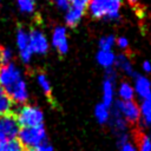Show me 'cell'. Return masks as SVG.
I'll use <instances>...</instances> for the list:
<instances>
[{
	"label": "cell",
	"instance_id": "6da1fadb",
	"mask_svg": "<svg viewBox=\"0 0 151 151\" xmlns=\"http://www.w3.org/2000/svg\"><path fill=\"white\" fill-rule=\"evenodd\" d=\"M123 0H90L86 12L92 19L101 21H118L122 18Z\"/></svg>",
	"mask_w": 151,
	"mask_h": 151
},
{
	"label": "cell",
	"instance_id": "7a4b0ae2",
	"mask_svg": "<svg viewBox=\"0 0 151 151\" xmlns=\"http://www.w3.org/2000/svg\"><path fill=\"white\" fill-rule=\"evenodd\" d=\"M19 126L21 127H32L44 125V112L39 106L24 104L17 112L15 116Z\"/></svg>",
	"mask_w": 151,
	"mask_h": 151
},
{
	"label": "cell",
	"instance_id": "3957f363",
	"mask_svg": "<svg viewBox=\"0 0 151 151\" xmlns=\"http://www.w3.org/2000/svg\"><path fill=\"white\" fill-rule=\"evenodd\" d=\"M18 140L20 144L27 149H35L39 144L47 140V132L44 125L32 126V127H22L19 130Z\"/></svg>",
	"mask_w": 151,
	"mask_h": 151
},
{
	"label": "cell",
	"instance_id": "277c9868",
	"mask_svg": "<svg viewBox=\"0 0 151 151\" xmlns=\"http://www.w3.org/2000/svg\"><path fill=\"white\" fill-rule=\"evenodd\" d=\"M112 110H114L117 113H119L124 120L130 125H137L140 120V113H139V104L136 100H118L113 103L111 106Z\"/></svg>",
	"mask_w": 151,
	"mask_h": 151
},
{
	"label": "cell",
	"instance_id": "5b68a950",
	"mask_svg": "<svg viewBox=\"0 0 151 151\" xmlns=\"http://www.w3.org/2000/svg\"><path fill=\"white\" fill-rule=\"evenodd\" d=\"M118 80V72L113 68L105 70L101 83V101L104 105L111 107L116 101V86Z\"/></svg>",
	"mask_w": 151,
	"mask_h": 151
},
{
	"label": "cell",
	"instance_id": "8992f818",
	"mask_svg": "<svg viewBox=\"0 0 151 151\" xmlns=\"http://www.w3.org/2000/svg\"><path fill=\"white\" fill-rule=\"evenodd\" d=\"M21 79H24L22 73L15 64H13L12 61L1 64V66H0V88H2L4 91H7L9 87H12L14 84H17Z\"/></svg>",
	"mask_w": 151,
	"mask_h": 151
},
{
	"label": "cell",
	"instance_id": "52a82bcc",
	"mask_svg": "<svg viewBox=\"0 0 151 151\" xmlns=\"http://www.w3.org/2000/svg\"><path fill=\"white\" fill-rule=\"evenodd\" d=\"M29 48L33 54L44 55L50 50V40L45 35V33L39 28H32L28 32Z\"/></svg>",
	"mask_w": 151,
	"mask_h": 151
},
{
	"label": "cell",
	"instance_id": "ba28073f",
	"mask_svg": "<svg viewBox=\"0 0 151 151\" xmlns=\"http://www.w3.org/2000/svg\"><path fill=\"white\" fill-rule=\"evenodd\" d=\"M20 126L15 116L7 113L0 116V142L15 139L18 137Z\"/></svg>",
	"mask_w": 151,
	"mask_h": 151
},
{
	"label": "cell",
	"instance_id": "9c48e42d",
	"mask_svg": "<svg viewBox=\"0 0 151 151\" xmlns=\"http://www.w3.org/2000/svg\"><path fill=\"white\" fill-rule=\"evenodd\" d=\"M50 45H52L57 52L61 55H65L68 50H70V44H68V35H67V29L63 25H58L53 28L52 34H51V40Z\"/></svg>",
	"mask_w": 151,
	"mask_h": 151
},
{
	"label": "cell",
	"instance_id": "30bf717a",
	"mask_svg": "<svg viewBox=\"0 0 151 151\" xmlns=\"http://www.w3.org/2000/svg\"><path fill=\"white\" fill-rule=\"evenodd\" d=\"M17 47L19 50L20 59L24 64H29L33 57V53L29 48V40H28V32L24 28H19L15 35Z\"/></svg>",
	"mask_w": 151,
	"mask_h": 151
},
{
	"label": "cell",
	"instance_id": "8fae6325",
	"mask_svg": "<svg viewBox=\"0 0 151 151\" xmlns=\"http://www.w3.org/2000/svg\"><path fill=\"white\" fill-rule=\"evenodd\" d=\"M133 90L134 94L139 100H143L151 96V80L147 76L142 73H136L133 77Z\"/></svg>",
	"mask_w": 151,
	"mask_h": 151
},
{
	"label": "cell",
	"instance_id": "7c38bea8",
	"mask_svg": "<svg viewBox=\"0 0 151 151\" xmlns=\"http://www.w3.org/2000/svg\"><path fill=\"white\" fill-rule=\"evenodd\" d=\"M7 93V96L11 98V100L13 103L17 104H26L28 98H29V92H28V87L27 84L24 79L19 80L17 84H14L12 87H9L7 91H5Z\"/></svg>",
	"mask_w": 151,
	"mask_h": 151
},
{
	"label": "cell",
	"instance_id": "4fadbf2b",
	"mask_svg": "<svg viewBox=\"0 0 151 151\" xmlns=\"http://www.w3.org/2000/svg\"><path fill=\"white\" fill-rule=\"evenodd\" d=\"M114 70L118 73L124 74L125 77L132 78L137 72L134 70V66L130 59V57L126 54V52H120L116 55V63H114Z\"/></svg>",
	"mask_w": 151,
	"mask_h": 151
},
{
	"label": "cell",
	"instance_id": "5bb4252c",
	"mask_svg": "<svg viewBox=\"0 0 151 151\" xmlns=\"http://www.w3.org/2000/svg\"><path fill=\"white\" fill-rule=\"evenodd\" d=\"M109 125H110L113 134L116 136V138L129 133V124L124 120V118L119 113H117L112 109H111V117L109 120Z\"/></svg>",
	"mask_w": 151,
	"mask_h": 151
},
{
	"label": "cell",
	"instance_id": "9a60e30c",
	"mask_svg": "<svg viewBox=\"0 0 151 151\" xmlns=\"http://www.w3.org/2000/svg\"><path fill=\"white\" fill-rule=\"evenodd\" d=\"M116 98L118 100H134L136 94L132 84L129 80H120L116 86Z\"/></svg>",
	"mask_w": 151,
	"mask_h": 151
},
{
	"label": "cell",
	"instance_id": "2e32d148",
	"mask_svg": "<svg viewBox=\"0 0 151 151\" xmlns=\"http://www.w3.org/2000/svg\"><path fill=\"white\" fill-rule=\"evenodd\" d=\"M85 13H86V11H84V9L70 6L65 11V14H64V21H65L66 26H68V27L78 26L80 24V21L83 20Z\"/></svg>",
	"mask_w": 151,
	"mask_h": 151
},
{
	"label": "cell",
	"instance_id": "e0dca14e",
	"mask_svg": "<svg viewBox=\"0 0 151 151\" xmlns=\"http://www.w3.org/2000/svg\"><path fill=\"white\" fill-rule=\"evenodd\" d=\"M116 55L117 53H114L113 51H104V50H98L96 53V63L105 70L109 68H113L114 67V63H116Z\"/></svg>",
	"mask_w": 151,
	"mask_h": 151
},
{
	"label": "cell",
	"instance_id": "ac0fdd59",
	"mask_svg": "<svg viewBox=\"0 0 151 151\" xmlns=\"http://www.w3.org/2000/svg\"><path fill=\"white\" fill-rule=\"evenodd\" d=\"M139 104V113L140 120L139 124L144 127H151V96L140 100Z\"/></svg>",
	"mask_w": 151,
	"mask_h": 151
},
{
	"label": "cell",
	"instance_id": "d6986e66",
	"mask_svg": "<svg viewBox=\"0 0 151 151\" xmlns=\"http://www.w3.org/2000/svg\"><path fill=\"white\" fill-rule=\"evenodd\" d=\"M93 116L99 125H107L111 117V107L104 105L103 103H98L93 109Z\"/></svg>",
	"mask_w": 151,
	"mask_h": 151
},
{
	"label": "cell",
	"instance_id": "ffe728a7",
	"mask_svg": "<svg viewBox=\"0 0 151 151\" xmlns=\"http://www.w3.org/2000/svg\"><path fill=\"white\" fill-rule=\"evenodd\" d=\"M116 47V35L113 34H105L101 35L98 40V48L104 51H113Z\"/></svg>",
	"mask_w": 151,
	"mask_h": 151
},
{
	"label": "cell",
	"instance_id": "44dd1931",
	"mask_svg": "<svg viewBox=\"0 0 151 151\" xmlns=\"http://www.w3.org/2000/svg\"><path fill=\"white\" fill-rule=\"evenodd\" d=\"M12 107H13V101L7 96V93L2 88H0V116L9 113L12 111Z\"/></svg>",
	"mask_w": 151,
	"mask_h": 151
},
{
	"label": "cell",
	"instance_id": "7402d4cb",
	"mask_svg": "<svg viewBox=\"0 0 151 151\" xmlns=\"http://www.w3.org/2000/svg\"><path fill=\"white\" fill-rule=\"evenodd\" d=\"M134 143L138 151H151V138L147 136V133H138Z\"/></svg>",
	"mask_w": 151,
	"mask_h": 151
},
{
	"label": "cell",
	"instance_id": "603a6c76",
	"mask_svg": "<svg viewBox=\"0 0 151 151\" xmlns=\"http://www.w3.org/2000/svg\"><path fill=\"white\" fill-rule=\"evenodd\" d=\"M37 83H38L40 90L44 92V94L50 97L51 93H52V85H51V81H50L48 77L44 73H38L37 74Z\"/></svg>",
	"mask_w": 151,
	"mask_h": 151
},
{
	"label": "cell",
	"instance_id": "cb8c5ba5",
	"mask_svg": "<svg viewBox=\"0 0 151 151\" xmlns=\"http://www.w3.org/2000/svg\"><path fill=\"white\" fill-rule=\"evenodd\" d=\"M0 151H24V146L17 139L1 140L0 142Z\"/></svg>",
	"mask_w": 151,
	"mask_h": 151
},
{
	"label": "cell",
	"instance_id": "d4e9b609",
	"mask_svg": "<svg viewBox=\"0 0 151 151\" xmlns=\"http://www.w3.org/2000/svg\"><path fill=\"white\" fill-rule=\"evenodd\" d=\"M18 8L24 14H32L35 9V4L33 0H17Z\"/></svg>",
	"mask_w": 151,
	"mask_h": 151
},
{
	"label": "cell",
	"instance_id": "484cf974",
	"mask_svg": "<svg viewBox=\"0 0 151 151\" xmlns=\"http://www.w3.org/2000/svg\"><path fill=\"white\" fill-rule=\"evenodd\" d=\"M116 47L118 50H120V52H126L130 47V41L126 37L120 35V37H116Z\"/></svg>",
	"mask_w": 151,
	"mask_h": 151
},
{
	"label": "cell",
	"instance_id": "4316f807",
	"mask_svg": "<svg viewBox=\"0 0 151 151\" xmlns=\"http://www.w3.org/2000/svg\"><path fill=\"white\" fill-rule=\"evenodd\" d=\"M13 59V52L11 48L7 47H1V63H11Z\"/></svg>",
	"mask_w": 151,
	"mask_h": 151
},
{
	"label": "cell",
	"instance_id": "83f0119b",
	"mask_svg": "<svg viewBox=\"0 0 151 151\" xmlns=\"http://www.w3.org/2000/svg\"><path fill=\"white\" fill-rule=\"evenodd\" d=\"M118 147H119V151H138L136 143L133 140H131V139L127 140V142H125V143H123Z\"/></svg>",
	"mask_w": 151,
	"mask_h": 151
},
{
	"label": "cell",
	"instance_id": "f1b7e54d",
	"mask_svg": "<svg viewBox=\"0 0 151 151\" xmlns=\"http://www.w3.org/2000/svg\"><path fill=\"white\" fill-rule=\"evenodd\" d=\"M88 2H90V0H70V6H73V7L86 11Z\"/></svg>",
	"mask_w": 151,
	"mask_h": 151
},
{
	"label": "cell",
	"instance_id": "f546056e",
	"mask_svg": "<svg viewBox=\"0 0 151 151\" xmlns=\"http://www.w3.org/2000/svg\"><path fill=\"white\" fill-rule=\"evenodd\" d=\"M34 151H55L54 150V146L48 142V140H45L42 142L41 144H39L35 149H33Z\"/></svg>",
	"mask_w": 151,
	"mask_h": 151
},
{
	"label": "cell",
	"instance_id": "4dcf8cb0",
	"mask_svg": "<svg viewBox=\"0 0 151 151\" xmlns=\"http://www.w3.org/2000/svg\"><path fill=\"white\" fill-rule=\"evenodd\" d=\"M53 2L59 9H61L64 12L70 7V0H53Z\"/></svg>",
	"mask_w": 151,
	"mask_h": 151
},
{
	"label": "cell",
	"instance_id": "1f68e13d",
	"mask_svg": "<svg viewBox=\"0 0 151 151\" xmlns=\"http://www.w3.org/2000/svg\"><path fill=\"white\" fill-rule=\"evenodd\" d=\"M140 68H142V72L143 74H150L151 73V61L150 60H144L140 65Z\"/></svg>",
	"mask_w": 151,
	"mask_h": 151
},
{
	"label": "cell",
	"instance_id": "d6a6232c",
	"mask_svg": "<svg viewBox=\"0 0 151 151\" xmlns=\"http://www.w3.org/2000/svg\"><path fill=\"white\" fill-rule=\"evenodd\" d=\"M126 2H129L130 5H136V4H138L139 2V0H125Z\"/></svg>",
	"mask_w": 151,
	"mask_h": 151
},
{
	"label": "cell",
	"instance_id": "836d02e7",
	"mask_svg": "<svg viewBox=\"0 0 151 151\" xmlns=\"http://www.w3.org/2000/svg\"><path fill=\"white\" fill-rule=\"evenodd\" d=\"M147 136L151 138V127H149V132H147Z\"/></svg>",
	"mask_w": 151,
	"mask_h": 151
},
{
	"label": "cell",
	"instance_id": "e575fe53",
	"mask_svg": "<svg viewBox=\"0 0 151 151\" xmlns=\"http://www.w3.org/2000/svg\"><path fill=\"white\" fill-rule=\"evenodd\" d=\"M1 64L2 63H1V47H0V66H1Z\"/></svg>",
	"mask_w": 151,
	"mask_h": 151
},
{
	"label": "cell",
	"instance_id": "d590c367",
	"mask_svg": "<svg viewBox=\"0 0 151 151\" xmlns=\"http://www.w3.org/2000/svg\"><path fill=\"white\" fill-rule=\"evenodd\" d=\"M27 151H34V150H33V149H28Z\"/></svg>",
	"mask_w": 151,
	"mask_h": 151
},
{
	"label": "cell",
	"instance_id": "8d00e7d4",
	"mask_svg": "<svg viewBox=\"0 0 151 151\" xmlns=\"http://www.w3.org/2000/svg\"><path fill=\"white\" fill-rule=\"evenodd\" d=\"M33 1H35V0H33Z\"/></svg>",
	"mask_w": 151,
	"mask_h": 151
}]
</instances>
